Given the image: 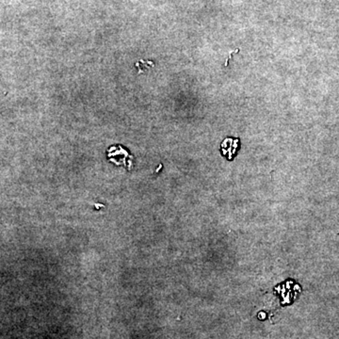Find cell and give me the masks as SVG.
Returning <instances> with one entry per match:
<instances>
[{"instance_id":"6da1fadb","label":"cell","mask_w":339,"mask_h":339,"mask_svg":"<svg viewBox=\"0 0 339 339\" xmlns=\"http://www.w3.org/2000/svg\"><path fill=\"white\" fill-rule=\"evenodd\" d=\"M108 158L116 165H124L127 167V169H131L132 167L131 158L133 159V157L129 156L127 150H125L122 146H113L108 149Z\"/></svg>"},{"instance_id":"7a4b0ae2","label":"cell","mask_w":339,"mask_h":339,"mask_svg":"<svg viewBox=\"0 0 339 339\" xmlns=\"http://www.w3.org/2000/svg\"><path fill=\"white\" fill-rule=\"evenodd\" d=\"M238 140H233V139H226L222 142V153L224 155H228L229 159H231L233 155L235 154V150L238 146Z\"/></svg>"},{"instance_id":"3957f363","label":"cell","mask_w":339,"mask_h":339,"mask_svg":"<svg viewBox=\"0 0 339 339\" xmlns=\"http://www.w3.org/2000/svg\"><path fill=\"white\" fill-rule=\"evenodd\" d=\"M153 66H154L153 63L145 62L144 60H141L138 64H136V67L139 69V73H143L145 70H147Z\"/></svg>"}]
</instances>
